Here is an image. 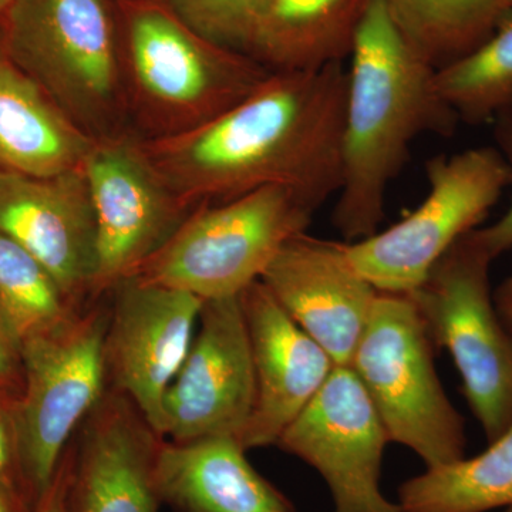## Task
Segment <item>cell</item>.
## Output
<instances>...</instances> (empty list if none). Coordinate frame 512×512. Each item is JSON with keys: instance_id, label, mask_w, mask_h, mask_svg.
<instances>
[{"instance_id": "obj_29", "label": "cell", "mask_w": 512, "mask_h": 512, "mask_svg": "<svg viewBox=\"0 0 512 512\" xmlns=\"http://www.w3.org/2000/svg\"><path fill=\"white\" fill-rule=\"evenodd\" d=\"M70 463H72V451L67 447L66 453L60 460L59 467L53 478L52 484L47 488L43 497L35 507V512H66L67 484H69Z\"/></svg>"}, {"instance_id": "obj_30", "label": "cell", "mask_w": 512, "mask_h": 512, "mask_svg": "<svg viewBox=\"0 0 512 512\" xmlns=\"http://www.w3.org/2000/svg\"><path fill=\"white\" fill-rule=\"evenodd\" d=\"M493 296L495 309L503 320L505 328L512 335V275L495 289Z\"/></svg>"}, {"instance_id": "obj_2", "label": "cell", "mask_w": 512, "mask_h": 512, "mask_svg": "<svg viewBox=\"0 0 512 512\" xmlns=\"http://www.w3.org/2000/svg\"><path fill=\"white\" fill-rule=\"evenodd\" d=\"M333 225L346 242L376 234L386 194L421 134L451 137L458 117L436 69L409 45L386 0H369L353 39Z\"/></svg>"}, {"instance_id": "obj_27", "label": "cell", "mask_w": 512, "mask_h": 512, "mask_svg": "<svg viewBox=\"0 0 512 512\" xmlns=\"http://www.w3.org/2000/svg\"><path fill=\"white\" fill-rule=\"evenodd\" d=\"M493 123L497 148L510 165L512 175V107L503 111ZM476 232L481 244L494 259L510 251L512 248V201L500 220L495 221L490 227L477 228Z\"/></svg>"}, {"instance_id": "obj_32", "label": "cell", "mask_w": 512, "mask_h": 512, "mask_svg": "<svg viewBox=\"0 0 512 512\" xmlns=\"http://www.w3.org/2000/svg\"><path fill=\"white\" fill-rule=\"evenodd\" d=\"M256 3H258L259 22H261L262 15H264L266 8H268L269 3H271V0H256Z\"/></svg>"}, {"instance_id": "obj_23", "label": "cell", "mask_w": 512, "mask_h": 512, "mask_svg": "<svg viewBox=\"0 0 512 512\" xmlns=\"http://www.w3.org/2000/svg\"><path fill=\"white\" fill-rule=\"evenodd\" d=\"M437 89L458 120L483 126L512 107V10L485 42L436 70Z\"/></svg>"}, {"instance_id": "obj_5", "label": "cell", "mask_w": 512, "mask_h": 512, "mask_svg": "<svg viewBox=\"0 0 512 512\" xmlns=\"http://www.w3.org/2000/svg\"><path fill=\"white\" fill-rule=\"evenodd\" d=\"M319 210L286 187H265L188 215L133 278L180 289L202 301L237 296L259 281L286 242Z\"/></svg>"}, {"instance_id": "obj_4", "label": "cell", "mask_w": 512, "mask_h": 512, "mask_svg": "<svg viewBox=\"0 0 512 512\" xmlns=\"http://www.w3.org/2000/svg\"><path fill=\"white\" fill-rule=\"evenodd\" d=\"M0 47L94 141L131 131L116 0H15Z\"/></svg>"}, {"instance_id": "obj_34", "label": "cell", "mask_w": 512, "mask_h": 512, "mask_svg": "<svg viewBox=\"0 0 512 512\" xmlns=\"http://www.w3.org/2000/svg\"><path fill=\"white\" fill-rule=\"evenodd\" d=\"M504 512H512V507L511 508H507V510H504Z\"/></svg>"}, {"instance_id": "obj_16", "label": "cell", "mask_w": 512, "mask_h": 512, "mask_svg": "<svg viewBox=\"0 0 512 512\" xmlns=\"http://www.w3.org/2000/svg\"><path fill=\"white\" fill-rule=\"evenodd\" d=\"M282 309L336 366H349L379 291L356 271L346 242L296 235L261 276Z\"/></svg>"}, {"instance_id": "obj_20", "label": "cell", "mask_w": 512, "mask_h": 512, "mask_svg": "<svg viewBox=\"0 0 512 512\" xmlns=\"http://www.w3.org/2000/svg\"><path fill=\"white\" fill-rule=\"evenodd\" d=\"M369 0H271L251 56L271 72L315 70L342 63Z\"/></svg>"}, {"instance_id": "obj_8", "label": "cell", "mask_w": 512, "mask_h": 512, "mask_svg": "<svg viewBox=\"0 0 512 512\" xmlns=\"http://www.w3.org/2000/svg\"><path fill=\"white\" fill-rule=\"evenodd\" d=\"M429 192L402 221L346 242L357 272L376 291L409 295L458 239L480 228L505 188L510 165L497 147H474L426 163Z\"/></svg>"}, {"instance_id": "obj_7", "label": "cell", "mask_w": 512, "mask_h": 512, "mask_svg": "<svg viewBox=\"0 0 512 512\" xmlns=\"http://www.w3.org/2000/svg\"><path fill=\"white\" fill-rule=\"evenodd\" d=\"M493 262L474 229L409 293L433 346L453 357L488 443L512 426V335L495 309Z\"/></svg>"}, {"instance_id": "obj_24", "label": "cell", "mask_w": 512, "mask_h": 512, "mask_svg": "<svg viewBox=\"0 0 512 512\" xmlns=\"http://www.w3.org/2000/svg\"><path fill=\"white\" fill-rule=\"evenodd\" d=\"M82 309L35 256L0 232V319L19 348Z\"/></svg>"}, {"instance_id": "obj_14", "label": "cell", "mask_w": 512, "mask_h": 512, "mask_svg": "<svg viewBox=\"0 0 512 512\" xmlns=\"http://www.w3.org/2000/svg\"><path fill=\"white\" fill-rule=\"evenodd\" d=\"M0 232L35 256L77 308L93 302L96 221L84 167L55 177L0 170Z\"/></svg>"}, {"instance_id": "obj_15", "label": "cell", "mask_w": 512, "mask_h": 512, "mask_svg": "<svg viewBox=\"0 0 512 512\" xmlns=\"http://www.w3.org/2000/svg\"><path fill=\"white\" fill-rule=\"evenodd\" d=\"M163 441L136 404L106 390L70 441L66 512H158Z\"/></svg>"}, {"instance_id": "obj_21", "label": "cell", "mask_w": 512, "mask_h": 512, "mask_svg": "<svg viewBox=\"0 0 512 512\" xmlns=\"http://www.w3.org/2000/svg\"><path fill=\"white\" fill-rule=\"evenodd\" d=\"M402 512H488L512 507V426L476 457L426 468L397 490Z\"/></svg>"}, {"instance_id": "obj_1", "label": "cell", "mask_w": 512, "mask_h": 512, "mask_svg": "<svg viewBox=\"0 0 512 512\" xmlns=\"http://www.w3.org/2000/svg\"><path fill=\"white\" fill-rule=\"evenodd\" d=\"M348 70L271 72L247 99L197 130L141 140L164 180L192 210L265 187L322 207L342 185Z\"/></svg>"}, {"instance_id": "obj_13", "label": "cell", "mask_w": 512, "mask_h": 512, "mask_svg": "<svg viewBox=\"0 0 512 512\" xmlns=\"http://www.w3.org/2000/svg\"><path fill=\"white\" fill-rule=\"evenodd\" d=\"M255 402V375L239 295L204 301L197 332L164 399V439L239 441Z\"/></svg>"}, {"instance_id": "obj_22", "label": "cell", "mask_w": 512, "mask_h": 512, "mask_svg": "<svg viewBox=\"0 0 512 512\" xmlns=\"http://www.w3.org/2000/svg\"><path fill=\"white\" fill-rule=\"evenodd\" d=\"M409 45L434 69L485 42L512 10V0H386Z\"/></svg>"}, {"instance_id": "obj_19", "label": "cell", "mask_w": 512, "mask_h": 512, "mask_svg": "<svg viewBox=\"0 0 512 512\" xmlns=\"http://www.w3.org/2000/svg\"><path fill=\"white\" fill-rule=\"evenodd\" d=\"M93 144L0 47V170L70 173L84 167Z\"/></svg>"}, {"instance_id": "obj_17", "label": "cell", "mask_w": 512, "mask_h": 512, "mask_svg": "<svg viewBox=\"0 0 512 512\" xmlns=\"http://www.w3.org/2000/svg\"><path fill=\"white\" fill-rule=\"evenodd\" d=\"M255 375V402L239 437L245 450L276 446L335 363L282 309L261 279L239 293Z\"/></svg>"}, {"instance_id": "obj_10", "label": "cell", "mask_w": 512, "mask_h": 512, "mask_svg": "<svg viewBox=\"0 0 512 512\" xmlns=\"http://www.w3.org/2000/svg\"><path fill=\"white\" fill-rule=\"evenodd\" d=\"M84 173L96 221L94 302L133 278L195 210L168 185L131 131L94 141Z\"/></svg>"}, {"instance_id": "obj_26", "label": "cell", "mask_w": 512, "mask_h": 512, "mask_svg": "<svg viewBox=\"0 0 512 512\" xmlns=\"http://www.w3.org/2000/svg\"><path fill=\"white\" fill-rule=\"evenodd\" d=\"M16 402L15 397L0 392V484L20 495L35 510L23 468Z\"/></svg>"}, {"instance_id": "obj_9", "label": "cell", "mask_w": 512, "mask_h": 512, "mask_svg": "<svg viewBox=\"0 0 512 512\" xmlns=\"http://www.w3.org/2000/svg\"><path fill=\"white\" fill-rule=\"evenodd\" d=\"M109 293L20 346L16 402L23 468L33 505L52 484L74 434L106 393L103 343Z\"/></svg>"}, {"instance_id": "obj_31", "label": "cell", "mask_w": 512, "mask_h": 512, "mask_svg": "<svg viewBox=\"0 0 512 512\" xmlns=\"http://www.w3.org/2000/svg\"><path fill=\"white\" fill-rule=\"evenodd\" d=\"M0 512H35V510L20 495L0 484Z\"/></svg>"}, {"instance_id": "obj_25", "label": "cell", "mask_w": 512, "mask_h": 512, "mask_svg": "<svg viewBox=\"0 0 512 512\" xmlns=\"http://www.w3.org/2000/svg\"><path fill=\"white\" fill-rule=\"evenodd\" d=\"M175 15L218 45L247 53L259 25L256 0H165Z\"/></svg>"}, {"instance_id": "obj_28", "label": "cell", "mask_w": 512, "mask_h": 512, "mask_svg": "<svg viewBox=\"0 0 512 512\" xmlns=\"http://www.w3.org/2000/svg\"><path fill=\"white\" fill-rule=\"evenodd\" d=\"M23 389V363L18 342L0 319V392L19 399Z\"/></svg>"}, {"instance_id": "obj_6", "label": "cell", "mask_w": 512, "mask_h": 512, "mask_svg": "<svg viewBox=\"0 0 512 512\" xmlns=\"http://www.w3.org/2000/svg\"><path fill=\"white\" fill-rule=\"evenodd\" d=\"M349 366L390 441L413 450L426 468L466 457L464 419L441 386L433 343L409 295L379 292Z\"/></svg>"}, {"instance_id": "obj_3", "label": "cell", "mask_w": 512, "mask_h": 512, "mask_svg": "<svg viewBox=\"0 0 512 512\" xmlns=\"http://www.w3.org/2000/svg\"><path fill=\"white\" fill-rule=\"evenodd\" d=\"M128 124L146 141L197 130L237 106L271 70L183 22L165 0H116Z\"/></svg>"}, {"instance_id": "obj_33", "label": "cell", "mask_w": 512, "mask_h": 512, "mask_svg": "<svg viewBox=\"0 0 512 512\" xmlns=\"http://www.w3.org/2000/svg\"><path fill=\"white\" fill-rule=\"evenodd\" d=\"M13 2H15V0H0V19H2L3 15L8 12V9L12 6Z\"/></svg>"}, {"instance_id": "obj_18", "label": "cell", "mask_w": 512, "mask_h": 512, "mask_svg": "<svg viewBox=\"0 0 512 512\" xmlns=\"http://www.w3.org/2000/svg\"><path fill=\"white\" fill-rule=\"evenodd\" d=\"M245 453L235 437L164 439L156 466L161 504L174 512H296Z\"/></svg>"}, {"instance_id": "obj_12", "label": "cell", "mask_w": 512, "mask_h": 512, "mask_svg": "<svg viewBox=\"0 0 512 512\" xmlns=\"http://www.w3.org/2000/svg\"><path fill=\"white\" fill-rule=\"evenodd\" d=\"M201 298L138 278L109 293L107 390L124 394L164 437V399L197 332Z\"/></svg>"}, {"instance_id": "obj_11", "label": "cell", "mask_w": 512, "mask_h": 512, "mask_svg": "<svg viewBox=\"0 0 512 512\" xmlns=\"http://www.w3.org/2000/svg\"><path fill=\"white\" fill-rule=\"evenodd\" d=\"M382 419L350 366H335L276 446L318 471L332 495L333 512H402L380 487Z\"/></svg>"}]
</instances>
